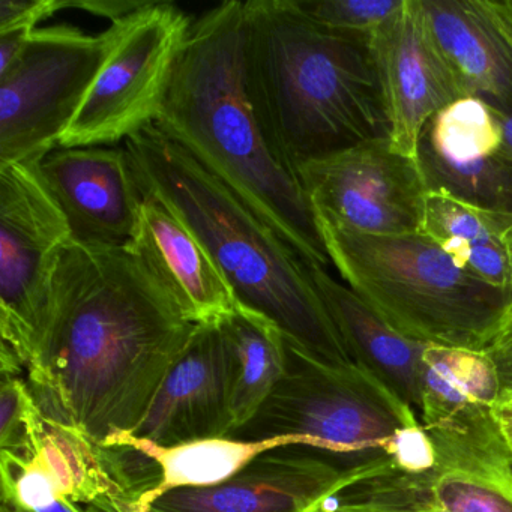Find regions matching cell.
Instances as JSON below:
<instances>
[{"instance_id":"7","label":"cell","mask_w":512,"mask_h":512,"mask_svg":"<svg viewBox=\"0 0 512 512\" xmlns=\"http://www.w3.org/2000/svg\"><path fill=\"white\" fill-rule=\"evenodd\" d=\"M427 469L383 470L329 500L346 512H512V452L491 409L425 428Z\"/></svg>"},{"instance_id":"11","label":"cell","mask_w":512,"mask_h":512,"mask_svg":"<svg viewBox=\"0 0 512 512\" xmlns=\"http://www.w3.org/2000/svg\"><path fill=\"white\" fill-rule=\"evenodd\" d=\"M317 221L364 235L421 232L428 191L412 158L388 140L364 143L299 167Z\"/></svg>"},{"instance_id":"19","label":"cell","mask_w":512,"mask_h":512,"mask_svg":"<svg viewBox=\"0 0 512 512\" xmlns=\"http://www.w3.org/2000/svg\"><path fill=\"white\" fill-rule=\"evenodd\" d=\"M308 268L352 361L385 383L419 418V374L427 344L398 334L349 286L335 280L328 269Z\"/></svg>"},{"instance_id":"20","label":"cell","mask_w":512,"mask_h":512,"mask_svg":"<svg viewBox=\"0 0 512 512\" xmlns=\"http://www.w3.org/2000/svg\"><path fill=\"white\" fill-rule=\"evenodd\" d=\"M217 323L232 367L233 434L259 412L283 380L287 341L272 320L241 304Z\"/></svg>"},{"instance_id":"33","label":"cell","mask_w":512,"mask_h":512,"mask_svg":"<svg viewBox=\"0 0 512 512\" xmlns=\"http://www.w3.org/2000/svg\"><path fill=\"white\" fill-rule=\"evenodd\" d=\"M0 512H25V511H20V509L14 508V506L8 505V503H2V506H0Z\"/></svg>"},{"instance_id":"10","label":"cell","mask_w":512,"mask_h":512,"mask_svg":"<svg viewBox=\"0 0 512 512\" xmlns=\"http://www.w3.org/2000/svg\"><path fill=\"white\" fill-rule=\"evenodd\" d=\"M109 49V32L47 26L0 71V166L40 161L82 106Z\"/></svg>"},{"instance_id":"14","label":"cell","mask_w":512,"mask_h":512,"mask_svg":"<svg viewBox=\"0 0 512 512\" xmlns=\"http://www.w3.org/2000/svg\"><path fill=\"white\" fill-rule=\"evenodd\" d=\"M286 449L260 455L221 484L169 491L154 508L163 512H320L350 485L394 467L374 464L350 469L314 452Z\"/></svg>"},{"instance_id":"17","label":"cell","mask_w":512,"mask_h":512,"mask_svg":"<svg viewBox=\"0 0 512 512\" xmlns=\"http://www.w3.org/2000/svg\"><path fill=\"white\" fill-rule=\"evenodd\" d=\"M466 97L512 116V0H421Z\"/></svg>"},{"instance_id":"36","label":"cell","mask_w":512,"mask_h":512,"mask_svg":"<svg viewBox=\"0 0 512 512\" xmlns=\"http://www.w3.org/2000/svg\"><path fill=\"white\" fill-rule=\"evenodd\" d=\"M511 317H512V310H511Z\"/></svg>"},{"instance_id":"13","label":"cell","mask_w":512,"mask_h":512,"mask_svg":"<svg viewBox=\"0 0 512 512\" xmlns=\"http://www.w3.org/2000/svg\"><path fill=\"white\" fill-rule=\"evenodd\" d=\"M370 49L388 116L389 145L416 160L427 122L466 95L431 34L421 0H406L371 35Z\"/></svg>"},{"instance_id":"32","label":"cell","mask_w":512,"mask_h":512,"mask_svg":"<svg viewBox=\"0 0 512 512\" xmlns=\"http://www.w3.org/2000/svg\"><path fill=\"white\" fill-rule=\"evenodd\" d=\"M86 512H119L113 505H88L85 506Z\"/></svg>"},{"instance_id":"15","label":"cell","mask_w":512,"mask_h":512,"mask_svg":"<svg viewBox=\"0 0 512 512\" xmlns=\"http://www.w3.org/2000/svg\"><path fill=\"white\" fill-rule=\"evenodd\" d=\"M40 170L70 224L71 241L130 244L143 196L125 145L56 148L40 161Z\"/></svg>"},{"instance_id":"30","label":"cell","mask_w":512,"mask_h":512,"mask_svg":"<svg viewBox=\"0 0 512 512\" xmlns=\"http://www.w3.org/2000/svg\"><path fill=\"white\" fill-rule=\"evenodd\" d=\"M503 145L512 160V116L502 115Z\"/></svg>"},{"instance_id":"4","label":"cell","mask_w":512,"mask_h":512,"mask_svg":"<svg viewBox=\"0 0 512 512\" xmlns=\"http://www.w3.org/2000/svg\"><path fill=\"white\" fill-rule=\"evenodd\" d=\"M140 193L194 233L238 304L275 323L289 347L332 367L355 364L307 263L223 182L155 125L125 142Z\"/></svg>"},{"instance_id":"22","label":"cell","mask_w":512,"mask_h":512,"mask_svg":"<svg viewBox=\"0 0 512 512\" xmlns=\"http://www.w3.org/2000/svg\"><path fill=\"white\" fill-rule=\"evenodd\" d=\"M23 461L56 499L80 506H125L124 491L107 469L100 449L79 428L46 416L37 454Z\"/></svg>"},{"instance_id":"16","label":"cell","mask_w":512,"mask_h":512,"mask_svg":"<svg viewBox=\"0 0 512 512\" xmlns=\"http://www.w3.org/2000/svg\"><path fill=\"white\" fill-rule=\"evenodd\" d=\"M233 430L232 367L218 323L196 325L187 346L131 431L160 446L229 437Z\"/></svg>"},{"instance_id":"1","label":"cell","mask_w":512,"mask_h":512,"mask_svg":"<svg viewBox=\"0 0 512 512\" xmlns=\"http://www.w3.org/2000/svg\"><path fill=\"white\" fill-rule=\"evenodd\" d=\"M194 329L128 245L70 241L53 262L29 386L47 418L106 445L142 422Z\"/></svg>"},{"instance_id":"3","label":"cell","mask_w":512,"mask_h":512,"mask_svg":"<svg viewBox=\"0 0 512 512\" xmlns=\"http://www.w3.org/2000/svg\"><path fill=\"white\" fill-rule=\"evenodd\" d=\"M244 2L197 17L155 127L259 215L308 266L331 265L304 188L266 142L245 92Z\"/></svg>"},{"instance_id":"27","label":"cell","mask_w":512,"mask_h":512,"mask_svg":"<svg viewBox=\"0 0 512 512\" xmlns=\"http://www.w3.org/2000/svg\"><path fill=\"white\" fill-rule=\"evenodd\" d=\"M493 362L499 380L500 395H512V320L503 326L484 350Z\"/></svg>"},{"instance_id":"26","label":"cell","mask_w":512,"mask_h":512,"mask_svg":"<svg viewBox=\"0 0 512 512\" xmlns=\"http://www.w3.org/2000/svg\"><path fill=\"white\" fill-rule=\"evenodd\" d=\"M62 10H67L65 0H0V34L35 31Z\"/></svg>"},{"instance_id":"18","label":"cell","mask_w":512,"mask_h":512,"mask_svg":"<svg viewBox=\"0 0 512 512\" xmlns=\"http://www.w3.org/2000/svg\"><path fill=\"white\" fill-rule=\"evenodd\" d=\"M128 247L196 325L220 322L238 305L232 287L199 239L155 200L143 197Z\"/></svg>"},{"instance_id":"8","label":"cell","mask_w":512,"mask_h":512,"mask_svg":"<svg viewBox=\"0 0 512 512\" xmlns=\"http://www.w3.org/2000/svg\"><path fill=\"white\" fill-rule=\"evenodd\" d=\"M191 25L166 2L113 23L106 58L58 148L121 146L155 125Z\"/></svg>"},{"instance_id":"25","label":"cell","mask_w":512,"mask_h":512,"mask_svg":"<svg viewBox=\"0 0 512 512\" xmlns=\"http://www.w3.org/2000/svg\"><path fill=\"white\" fill-rule=\"evenodd\" d=\"M406 4V0H296L314 22L341 34L370 38Z\"/></svg>"},{"instance_id":"12","label":"cell","mask_w":512,"mask_h":512,"mask_svg":"<svg viewBox=\"0 0 512 512\" xmlns=\"http://www.w3.org/2000/svg\"><path fill=\"white\" fill-rule=\"evenodd\" d=\"M416 163L428 193L512 214V160L503 145L502 115L479 98H460L427 122Z\"/></svg>"},{"instance_id":"9","label":"cell","mask_w":512,"mask_h":512,"mask_svg":"<svg viewBox=\"0 0 512 512\" xmlns=\"http://www.w3.org/2000/svg\"><path fill=\"white\" fill-rule=\"evenodd\" d=\"M41 161V160H40ZM40 161L0 166V371L20 374L37 352L56 254L70 224Z\"/></svg>"},{"instance_id":"34","label":"cell","mask_w":512,"mask_h":512,"mask_svg":"<svg viewBox=\"0 0 512 512\" xmlns=\"http://www.w3.org/2000/svg\"><path fill=\"white\" fill-rule=\"evenodd\" d=\"M151 512H163V511H160V509H157V508H152Z\"/></svg>"},{"instance_id":"5","label":"cell","mask_w":512,"mask_h":512,"mask_svg":"<svg viewBox=\"0 0 512 512\" xmlns=\"http://www.w3.org/2000/svg\"><path fill=\"white\" fill-rule=\"evenodd\" d=\"M317 224L346 286L410 340L485 350L511 317L508 292L470 274L422 232L364 235Z\"/></svg>"},{"instance_id":"35","label":"cell","mask_w":512,"mask_h":512,"mask_svg":"<svg viewBox=\"0 0 512 512\" xmlns=\"http://www.w3.org/2000/svg\"><path fill=\"white\" fill-rule=\"evenodd\" d=\"M509 319H511V320H512V317H509Z\"/></svg>"},{"instance_id":"2","label":"cell","mask_w":512,"mask_h":512,"mask_svg":"<svg viewBox=\"0 0 512 512\" xmlns=\"http://www.w3.org/2000/svg\"><path fill=\"white\" fill-rule=\"evenodd\" d=\"M242 68L266 142L296 178L310 161L388 140L370 38L325 28L296 0L244 2Z\"/></svg>"},{"instance_id":"31","label":"cell","mask_w":512,"mask_h":512,"mask_svg":"<svg viewBox=\"0 0 512 512\" xmlns=\"http://www.w3.org/2000/svg\"><path fill=\"white\" fill-rule=\"evenodd\" d=\"M505 247H506V253H508L509 274H511V278H509V296H511V299H512V220H511V223H509V226L506 227ZM511 310H512V308H511Z\"/></svg>"},{"instance_id":"24","label":"cell","mask_w":512,"mask_h":512,"mask_svg":"<svg viewBox=\"0 0 512 512\" xmlns=\"http://www.w3.org/2000/svg\"><path fill=\"white\" fill-rule=\"evenodd\" d=\"M46 415L28 382L19 374L0 380V452L31 460L40 448Z\"/></svg>"},{"instance_id":"28","label":"cell","mask_w":512,"mask_h":512,"mask_svg":"<svg viewBox=\"0 0 512 512\" xmlns=\"http://www.w3.org/2000/svg\"><path fill=\"white\" fill-rule=\"evenodd\" d=\"M149 2H128V0H65L67 10H80L101 19L116 23L137 13Z\"/></svg>"},{"instance_id":"29","label":"cell","mask_w":512,"mask_h":512,"mask_svg":"<svg viewBox=\"0 0 512 512\" xmlns=\"http://www.w3.org/2000/svg\"><path fill=\"white\" fill-rule=\"evenodd\" d=\"M491 413L506 446L512 452V395H500L499 400L491 407Z\"/></svg>"},{"instance_id":"23","label":"cell","mask_w":512,"mask_h":512,"mask_svg":"<svg viewBox=\"0 0 512 512\" xmlns=\"http://www.w3.org/2000/svg\"><path fill=\"white\" fill-rule=\"evenodd\" d=\"M419 389V419L425 428L491 409L500 397L496 370L484 350L431 344L422 352Z\"/></svg>"},{"instance_id":"6","label":"cell","mask_w":512,"mask_h":512,"mask_svg":"<svg viewBox=\"0 0 512 512\" xmlns=\"http://www.w3.org/2000/svg\"><path fill=\"white\" fill-rule=\"evenodd\" d=\"M281 436L301 437V449L350 469L392 464L413 472L434 460L421 419L385 383L359 365L320 364L289 344L283 380L229 437L260 442Z\"/></svg>"},{"instance_id":"21","label":"cell","mask_w":512,"mask_h":512,"mask_svg":"<svg viewBox=\"0 0 512 512\" xmlns=\"http://www.w3.org/2000/svg\"><path fill=\"white\" fill-rule=\"evenodd\" d=\"M511 220L512 214L485 211L443 194L428 193L421 232L470 274L509 295L505 232Z\"/></svg>"}]
</instances>
